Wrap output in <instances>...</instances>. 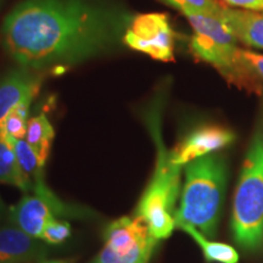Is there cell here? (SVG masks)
I'll return each mask as SVG.
<instances>
[{"label":"cell","mask_w":263,"mask_h":263,"mask_svg":"<svg viewBox=\"0 0 263 263\" xmlns=\"http://www.w3.org/2000/svg\"><path fill=\"white\" fill-rule=\"evenodd\" d=\"M133 18L114 0H25L6 16L3 43L22 67L76 65L124 43Z\"/></svg>","instance_id":"6da1fadb"},{"label":"cell","mask_w":263,"mask_h":263,"mask_svg":"<svg viewBox=\"0 0 263 263\" xmlns=\"http://www.w3.org/2000/svg\"><path fill=\"white\" fill-rule=\"evenodd\" d=\"M185 179L176 211V227L190 226L215 238L224 202L228 167L215 153L185 164Z\"/></svg>","instance_id":"7a4b0ae2"},{"label":"cell","mask_w":263,"mask_h":263,"mask_svg":"<svg viewBox=\"0 0 263 263\" xmlns=\"http://www.w3.org/2000/svg\"><path fill=\"white\" fill-rule=\"evenodd\" d=\"M161 98L151 105L145 120L151 137L156 144V164L149 184L141 194L134 216L139 217L149 227L157 240L172 235L176 228V205L180 195L182 167L171 162L170 151L164 146L161 134Z\"/></svg>","instance_id":"3957f363"},{"label":"cell","mask_w":263,"mask_h":263,"mask_svg":"<svg viewBox=\"0 0 263 263\" xmlns=\"http://www.w3.org/2000/svg\"><path fill=\"white\" fill-rule=\"evenodd\" d=\"M232 229L246 250L263 244V127L256 132L246 153L234 194Z\"/></svg>","instance_id":"277c9868"},{"label":"cell","mask_w":263,"mask_h":263,"mask_svg":"<svg viewBox=\"0 0 263 263\" xmlns=\"http://www.w3.org/2000/svg\"><path fill=\"white\" fill-rule=\"evenodd\" d=\"M192 25L194 34L192 50L196 58L212 65L234 83L246 85L242 77L249 74L240 61L238 39L218 16L184 12Z\"/></svg>","instance_id":"5b68a950"},{"label":"cell","mask_w":263,"mask_h":263,"mask_svg":"<svg viewBox=\"0 0 263 263\" xmlns=\"http://www.w3.org/2000/svg\"><path fill=\"white\" fill-rule=\"evenodd\" d=\"M105 246L91 263H149L157 245L139 217H121L104 229Z\"/></svg>","instance_id":"8992f818"},{"label":"cell","mask_w":263,"mask_h":263,"mask_svg":"<svg viewBox=\"0 0 263 263\" xmlns=\"http://www.w3.org/2000/svg\"><path fill=\"white\" fill-rule=\"evenodd\" d=\"M123 42L133 50L144 52L156 60H174V34L164 14L154 12L134 16Z\"/></svg>","instance_id":"52a82bcc"},{"label":"cell","mask_w":263,"mask_h":263,"mask_svg":"<svg viewBox=\"0 0 263 263\" xmlns=\"http://www.w3.org/2000/svg\"><path fill=\"white\" fill-rule=\"evenodd\" d=\"M235 133L219 124H203L194 128L170 151L171 162L178 167L211 155L235 141Z\"/></svg>","instance_id":"ba28073f"},{"label":"cell","mask_w":263,"mask_h":263,"mask_svg":"<svg viewBox=\"0 0 263 263\" xmlns=\"http://www.w3.org/2000/svg\"><path fill=\"white\" fill-rule=\"evenodd\" d=\"M42 77L31 68H16L0 81V121L10 111L31 105L41 89Z\"/></svg>","instance_id":"9c48e42d"},{"label":"cell","mask_w":263,"mask_h":263,"mask_svg":"<svg viewBox=\"0 0 263 263\" xmlns=\"http://www.w3.org/2000/svg\"><path fill=\"white\" fill-rule=\"evenodd\" d=\"M48 244L17 227H0V263H37L49 255Z\"/></svg>","instance_id":"30bf717a"},{"label":"cell","mask_w":263,"mask_h":263,"mask_svg":"<svg viewBox=\"0 0 263 263\" xmlns=\"http://www.w3.org/2000/svg\"><path fill=\"white\" fill-rule=\"evenodd\" d=\"M52 217L54 211L44 199L25 194L16 205L10 207L8 222L33 238L41 239L43 229Z\"/></svg>","instance_id":"8fae6325"},{"label":"cell","mask_w":263,"mask_h":263,"mask_svg":"<svg viewBox=\"0 0 263 263\" xmlns=\"http://www.w3.org/2000/svg\"><path fill=\"white\" fill-rule=\"evenodd\" d=\"M238 41L248 47L263 49V11L223 8L218 16Z\"/></svg>","instance_id":"7c38bea8"},{"label":"cell","mask_w":263,"mask_h":263,"mask_svg":"<svg viewBox=\"0 0 263 263\" xmlns=\"http://www.w3.org/2000/svg\"><path fill=\"white\" fill-rule=\"evenodd\" d=\"M11 139V138H10ZM14 144V149L17 157V162L22 177H24L27 194L32 192L33 188L44 180V167L34 150L26 141V139H11Z\"/></svg>","instance_id":"4fadbf2b"},{"label":"cell","mask_w":263,"mask_h":263,"mask_svg":"<svg viewBox=\"0 0 263 263\" xmlns=\"http://www.w3.org/2000/svg\"><path fill=\"white\" fill-rule=\"evenodd\" d=\"M54 138V127L45 115H39V116L29 118L25 139L44 164H47L48 157L50 155Z\"/></svg>","instance_id":"5bb4252c"},{"label":"cell","mask_w":263,"mask_h":263,"mask_svg":"<svg viewBox=\"0 0 263 263\" xmlns=\"http://www.w3.org/2000/svg\"><path fill=\"white\" fill-rule=\"evenodd\" d=\"M179 229L184 230L195 240L196 244L202 250L203 257L207 263H238L239 254L233 246L211 240L190 226H182Z\"/></svg>","instance_id":"9a60e30c"},{"label":"cell","mask_w":263,"mask_h":263,"mask_svg":"<svg viewBox=\"0 0 263 263\" xmlns=\"http://www.w3.org/2000/svg\"><path fill=\"white\" fill-rule=\"evenodd\" d=\"M0 183L9 184L27 194V188L20 171L14 144L9 137L0 133Z\"/></svg>","instance_id":"2e32d148"},{"label":"cell","mask_w":263,"mask_h":263,"mask_svg":"<svg viewBox=\"0 0 263 263\" xmlns=\"http://www.w3.org/2000/svg\"><path fill=\"white\" fill-rule=\"evenodd\" d=\"M31 105H22L10 111L0 121V133L11 139H25L28 123V111Z\"/></svg>","instance_id":"e0dca14e"},{"label":"cell","mask_w":263,"mask_h":263,"mask_svg":"<svg viewBox=\"0 0 263 263\" xmlns=\"http://www.w3.org/2000/svg\"><path fill=\"white\" fill-rule=\"evenodd\" d=\"M71 224L65 219H59L58 217H52L44 229H43L41 240L48 245H60L71 236Z\"/></svg>","instance_id":"ac0fdd59"},{"label":"cell","mask_w":263,"mask_h":263,"mask_svg":"<svg viewBox=\"0 0 263 263\" xmlns=\"http://www.w3.org/2000/svg\"><path fill=\"white\" fill-rule=\"evenodd\" d=\"M174 8L183 12H199L213 16H219L224 6L219 4L217 0H164Z\"/></svg>","instance_id":"d6986e66"},{"label":"cell","mask_w":263,"mask_h":263,"mask_svg":"<svg viewBox=\"0 0 263 263\" xmlns=\"http://www.w3.org/2000/svg\"><path fill=\"white\" fill-rule=\"evenodd\" d=\"M240 61L249 73H252L263 81V55L240 49Z\"/></svg>","instance_id":"ffe728a7"},{"label":"cell","mask_w":263,"mask_h":263,"mask_svg":"<svg viewBox=\"0 0 263 263\" xmlns=\"http://www.w3.org/2000/svg\"><path fill=\"white\" fill-rule=\"evenodd\" d=\"M227 4L251 11H263V0H224Z\"/></svg>","instance_id":"44dd1931"},{"label":"cell","mask_w":263,"mask_h":263,"mask_svg":"<svg viewBox=\"0 0 263 263\" xmlns=\"http://www.w3.org/2000/svg\"><path fill=\"white\" fill-rule=\"evenodd\" d=\"M9 212H10V207L6 206L4 200H3L2 196H0V222L8 221Z\"/></svg>","instance_id":"7402d4cb"},{"label":"cell","mask_w":263,"mask_h":263,"mask_svg":"<svg viewBox=\"0 0 263 263\" xmlns=\"http://www.w3.org/2000/svg\"><path fill=\"white\" fill-rule=\"evenodd\" d=\"M74 259L73 258H59V259H42L37 263H73Z\"/></svg>","instance_id":"603a6c76"},{"label":"cell","mask_w":263,"mask_h":263,"mask_svg":"<svg viewBox=\"0 0 263 263\" xmlns=\"http://www.w3.org/2000/svg\"><path fill=\"white\" fill-rule=\"evenodd\" d=\"M2 2H3V0H0V5H2Z\"/></svg>","instance_id":"cb8c5ba5"}]
</instances>
